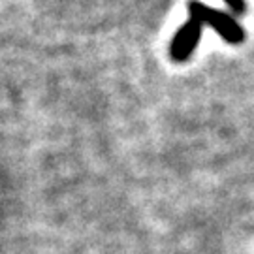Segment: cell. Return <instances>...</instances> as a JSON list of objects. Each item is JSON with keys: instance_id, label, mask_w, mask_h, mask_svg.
Masks as SVG:
<instances>
[{"instance_id": "1", "label": "cell", "mask_w": 254, "mask_h": 254, "mask_svg": "<svg viewBox=\"0 0 254 254\" xmlns=\"http://www.w3.org/2000/svg\"><path fill=\"white\" fill-rule=\"evenodd\" d=\"M189 11L190 17L200 21L201 25H209L228 44H241L245 40V30L237 23L232 15H228L224 11L215 8H209L207 4H203L200 0H190L189 2Z\"/></svg>"}, {"instance_id": "2", "label": "cell", "mask_w": 254, "mask_h": 254, "mask_svg": "<svg viewBox=\"0 0 254 254\" xmlns=\"http://www.w3.org/2000/svg\"><path fill=\"white\" fill-rule=\"evenodd\" d=\"M201 28H203V25H201L200 21L190 17L175 32V36L172 40V46H170V55H172V59L175 63H185V61H189L194 55L196 47L200 44Z\"/></svg>"}, {"instance_id": "3", "label": "cell", "mask_w": 254, "mask_h": 254, "mask_svg": "<svg viewBox=\"0 0 254 254\" xmlns=\"http://www.w3.org/2000/svg\"><path fill=\"white\" fill-rule=\"evenodd\" d=\"M228 6H230V9L232 11H236V13H243L247 9L245 6V0H224Z\"/></svg>"}]
</instances>
